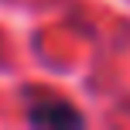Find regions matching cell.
<instances>
[{
    "mask_svg": "<svg viewBox=\"0 0 130 130\" xmlns=\"http://www.w3.org/2000/svg\"><path fill=\"white\" fill-rule=\"evenodd\" d=\"M31 123L38 127H82V113L72 103H38L31 106Z\"/></svg>",
    "mask_w": 130,
    "mask_h": 130,
    "instance_id": "cell-1",
    "label": "cell"
}]
</instances>
